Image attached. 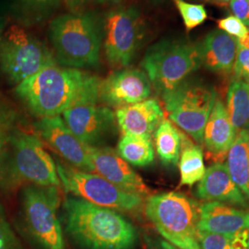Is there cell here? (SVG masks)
I'll use <instances>...</instances> for the list:
<instances>
[{
  "label": "cell",
  "mask_w": 249,
  "mask_h": 249,
  "mask_svg": "<svg viewBox=\"0 0 249 249\" xmlns=\"http://www.w3.org/2000/svg\"><path fill=\"white\" fill-rule=\"evenodd\" d=\"M63 119L82 142L105 147L117 131L116 114L100 103L99 96L82 100L63 113Z\"/></svg>",
  "instance_id": "obj_12"
},
{
  "label": "cell",
  "mask_w": 249,
  "mask_h": 249,
  "mask_svg": "<svg viewBox=\"0 0 249 249\" xmlns=\"http://www.w3.org/2000/svg\"><path fill=\"white\" fill-rule=\"evenodd\" d=\"M174 1L187 31H191L194 28L201 25L208 18L204 6L188 3L184 0Z\"/></svg>",
  "instance_id": "obj_26"
},
{
  "label": "cell",
  "mask_w": 249,
  "mask_h": 249,
  "mask_svg": "<svg viewBox=\"0 0 249 249\" xmlns=\"http://www.w3.org/2000/svg\"><path fill=\"white\" fill-rule=\"evenodd\" d=\"M151 81L147 74L138 69H119L101 80L99 101L110 108L131 106L150 98Z\"/></svg>",
  "instance_id": "obj_13"
},
{
  "label": "cell",
  "mask_w": 249,
  "mask_h": 249,
  "mask_svg": "<svg viewBox=\"0 0 249 249\" xmlns=\"http://www.w3.org/2000/svg\"><path fill=\"white\" fill-rule=\"evenodd\" d=\"M148 245L151 249H182L171 244L168 241L164 240L163 238H151L148 240Z\"/></svg>",
  "instance_id": "obj_33"
},
{
  "label": "cell",
  "mask_w": 249,
  "mask_h": 249,
  "mask_svg": "<svg viewBox=\"0 0 249 249\" xmlns=\"http://www.w3.org/2000/svg\"><path fill=\"white\" fill-rule=\"evenodd\" d=\"M116 124L123 135L150 138L164 119V112L158 100L149 98L138 104L117 108Z\"/></svg>",
  "instance_id": "obj_17"
},
{
  "label": "cell",
  "mask_w": 249,
  "mask_h": 249,
  "mask_svg": "<svg viewBox=\"0 0 249 249\" xmlns=\"http://www.w3.org/2000/svg\"><path fill=\"white\" fill-rule=\"evenodd\" d=\"M0 249H21L0 203Z\"/></svg>",
  "instance_id": "obj_29"
},
{
  "label": "cell",
  "mask_w": 249,
  "mask_h": 249,
  "mask_svg": "<svg viewBox=\"0 0 249 249\" xmlns=\"http://www.w3.org/2000/svg\"><path fill=\"white\" fill-rule=\"evenodd\" d=\"M227 111L237 133L249 130V83L232 78L227 91Z\"/></svg>",
  "instance_id": "obj_23"
},
{
  "label": "cell",
  "mask_w": 249,
  "mask_h": 249,
  "mask_svg": "<svg viewBox=\"0 0 249 249\" xmlns=\"http://www.w3.org/2000/svg\"><path fill=\"white\" fill-rule=\"evenodd\" d=\"M88 0H63L65 5L73 12H77Z\"/></svg>",
  "instance_id": "obj_34"
},
{
  "label": "cell",
  "mask_w": 249,
  "mask_h": 249,
  "mask_svg": "<svg viewBox=\"0 0 249 249\" xmlns=\"http://www.w3.org/2000/svg\"><path fill=\"white\" fill-rule=\"evenodd\" d=\"M1 124H0V151H1V146H2V136H1Z\"/></svg>",
  "instance_id": "obj_39"
},
{
  "label": "cell",
  "mask_w": 249,
  "mask_h": 249,
  "mask_svg": "<svg viewBox=\"0 0 249 249\" xmlns=\"http://www.w3.org/2000/svg\"><path fill=\"white\" fill-rule=\"evenodd\" d=\"M201 66L210 71L228 75L233 71L238 51L237 39L222 30H214L198 43Z\"/></svg>",
  "instance_id": "obj_19"
},
{
  "label": "cell",
  "mask_w": 249,
  "mask_h": 249,
  "mask_svg": "<svg viewBox=\"0 0 249 249\" xmlns=\"http://www.w3.org/2000/svg\"><path fill=\"white\" fill-rule=\"evenodd\" d=\"M53 64L49 48L22 27L11 25L0 36V71L11 83L18 85Z\"/></svg>",
  "instance_id": "obj_8"
},
{
  "label": "cell",
  "mask_w": 249,
  "mask_h": 249,
  "mask_svg": "<svg viewBox=\"0 0 249 249\" xmlns=\"http://www.w3.org/2000/svg\"><path fill=\"white\" fill-rule=\"evenodd\" d=\"M116 152L130 165L145 167L154 161L155 152L150 138L123 135L117 143Z\"/></svg>",
  "instance_id": "obj_24"
},
{
  "label": "cell",
  "mask_w": 249,
  "mask_h": 249,
  "mask_svg": "<svg viewBox=\"0 0 249 249\" xmlns=\"http://www.w3.org/2000/svg\"><path fill=\"white\" fill-rule=\"evenodd\" d=\"M101 3H107V4H119L122 0H98Z\"/></svg>",
  "instance_id": "obj_36"
},
{
  "label": "cell",
  "mask_w": 249,
  "mask_h": 249,
  "mask_svg": "<svg viewBox=\"0 0 249 249\" xmlns=\"http://www.w3.org/2000/svg\"><path fill=\"white\" fill-rule=\"evenodd\" d=\"M210 2L216 4V5H219V6H226L230 3L231 0H209Z\"/></svg>",
  "instance_id": "obj_35"
},
{
  "label": "cell",
  "mask_w": 249,
  "mask_h": 249,
  "mask_svg": "<svg viewBox=\"0 0 249 249\" xmlns=\"http://www.w3.org/2000/svg\"><path fill=\"white\" fill-rule=\"evenodd\" d=\"M102 45L107 62L114 68H127L146 36V24L140 9L135 6L112 9L102 21Z\"/></svg>",
  "instance_id": "obj_10"
},
{
  "label": "cell",
  "mask_w": 249,
  "mask_h": 249,
  "mask_svg": "<svg viewBox=\"0 0 249 249\" xmlns=\"http://www.w3.org/2000/svg\"><path fill=\"white\" fill-rule=\"evenodd\" d=\"M197 237L200 249H233L232 235L198 230Z\"/></svg>",
  "instance_id": "obj_27"
},
{
  "label": "cell",
  "mask_w": 249,
  "mask_h": 249,
  "mask_svg": "<svg viewBox=\"0 0 249 249\" xmlns=\"http://www.w3.org/2000/svg\"><path fill=\"white\" fill-rule=\"evenodd\" d=\"M197 229L225 235L249 230V210L222 202H205L198 208Z\"/></svg>",
  "instance_id": "obj_18"
},
{
  "label": "cell",
  "mask_w": 249,
  "mask_h": 249,
  "mask_svg": "<svg viewBox=\"0 0 249 249\" xmlns=\"http://www.w3.org/2000/svg\"><path fill=\"white\" fill-rule=\"evenodd\" d=\"M217 24L220 30L236 39L243 38L249 34V30L247 25L233 15L218 20Z\"/></svg>",
  "instance_id": "obj_30"
},
{
  "label": "cell",
  "mask_w": 249,
  "mask_h": 249,
  "mask_svg": "<svg viewBox=\"0 0 249 249\" xmlns=\"http://www.w3.org/2000/svg\"><path fill=\"white\" fill-rule=\"evenodd\" d=\"M56 170L65 191L92 204L119 213H136L144 208V197L127 192L97 174L84 172L57 160Z\"/></svg>",
  "instance_id": "obj_9"
},
{
  "label": "cell",
  "mask_w": 249,
  "mask_h": 249,
  "mask_svg": "<svg viewBox=\"0 0 249 249\" xmlns=\"http://www.w3.org/2000/svg\"><path fill=\"white\" fill-rule=\"evenodd\" d=\"M180 186H193L204 177L206 168L201 146L186 142L178 161Z\"/></svg>",
  "instance_id": "obj_25"
},
{
  "label": "cell",
  "mask_w": 249,
  "mask_h": 249,
  "mask_svg": "<svg viewBox=\"0 0 249 249\" xmlns=\"http://www.w3.org/2000/svg\"><path fill=\"white\" fill-rule=\"evenodd\" d=\"M165 0H151V3H153V4H160V3H162V2H164Z\"/></svg>",
  "instance_id": "obj_38"
},
{
  "label": "cell",
  "mask_w": 249,
  "mask_h": 249,
  "mask_svg": "<svg viewBox=\"0 0 249 249\" xmlns=\"http://www.w3.org/2000/svg\"><path fill=\"white\" fill-rule=\"evenodd\" d=\"M232 72L234 78L246 80L249 83V48H242L238 46Z\"/></svg>",
  "instance_id": "obj_31"
},
{
  "label": "cell",
  "mask_w": 249,
  "mask_h": 249,
  "mask_svg": "<svg viewBox=\"0 0 249 249\" xmlns=\"http://www.w3.org/2000/svg\"><path fill=\"white\" fill-rule=\"evenodd\" d=\"M19 2L36 19L46 18L60 5V0H19Z\"/></svg>",
  "instance_id": "obj_28"
},
{
  "label": "cell",
  "mask_w": 249,
  "mask_h": 249,
  "mask_svg": "<svg viewBox=\"0 0 249 249\" xmlns=\"http://www.w3.org/2000/svg\"><path fill=\"white\" fill-rule=\"evenodd\" d=\"M89 157L94 173L116 187L140 196H151V189L129 163L109 147H90Z\"/></svg>",
  "instance_id": "obj_15"
},
{
  "label": "cell",
  "mask_w": 249,
  "mask_h": 249,
  "mask_svg": "<svg viewBox=\"0 0 249 249\" xmlns=\"http://www.w3.org/2000/svg\"></svg>",
  "instance_id": "obj_40"
},
{
  "label": "cell",
  "mask_w": 249,
  "mask_h": 249,
  "mask_svg": "<svg viewBox=\"0 0 249 249\" xmlns=\"http://www.w3.org/2000/svg\"><path fill=\"white\" fill-rule=\"evenodd\" d=\"M236 136L237 131L231 124L227 108L217 97L205 125L203 144L207 151L216 157L227 155Z\"/></svg>",
  "instance_id": "obj_20"
},
{
  "label": "cell",
  "mask_w": 249,
  "mask_h": 249,
  "mask_svg": "<svg viewBox=\"0 0 249 249\" xmlns=\"http://www.w3.org/2000/svg\"><path fill=\"white\" fill-rule=\"evenodd\" d=\"M155 149L166 166H177L181 154L184 135L168 119H163L153 134Z\"/></svg>",
  "instance_id": "obj_22"
},
{
  "label": "cell",
  "mask_w": 249,
  "mask_h": 249,
  "mask_svg": "<svg viewBox=\"0 0 249 249\" xmlns=\"http://www.w3.org/2000/svg\"><path fill=\"white\" fill-rule=\"evenodd\" d=\"M49 38L56 63L65 68L98 66L103 44L102 22L90 13L72 12L53 18Z\"/></svg>",
  "instance_id": "obj_3"
},
{
  "label": "cell",
  "mask_w": 249,
  "mask_h": 249,
  "mask_svg": "<svg viewBox=\"0 0 249 249\" xmlns=\"http://www.w3.org/2000/svg\"><path fill=\"white\" fill-rule=\"evenodd\" d=\"M4 19L2 18H0V36L2 35V32H3V28H4Z\"/></svg>",
  "instance_id": "obj_37"
},
{
  "label": "cell",
  "mask_w": 249,
  "mask_h": 249,
  "mask_svg": "<svg viewBox=\"0 0 249 249\" xmlns=\"http://www.w3.org/2000/svg\"><path fill=\"white\" fill-rule=\"evenodd\" d=\"M142 67L151 87L162 96L201 67L198 44L183 39H163L148 48Z\"/></svg>",
  "instance_id": "obj_5"
},
{
  "label": "cell",
  "mask_w": 249,
  "mask_h": 249,
  "mask_svg": "<svg viewBox=\"0 0 249 249\" xmlns=\"http://www.w3.org/2000/svg\"><path fill=\"white\" fill-rule=\"evenodd\" d=\"M37 133L63 159L77 169L94 173L88 145L73 133L60 116L43 117L35 124Z\"/></svg>",
  "instance_id": "obj_14"
},
{
  "label": "cell",
  "mask_w": 249,
  "mask_h": 249,
  "mask_svg": "<svg viewBox=\"0 0 249 249\" xmlns=\"http://www.w3.org/2000/svg\"><path fill=\"white\" fill-rule=\"evenodd\" d=\"M196 196L208 202H222L225 204L249 209L247 197L231 179L226 164L215 163L206 169L204 177L198 182Z\"/></svg>",
  "instance_id": "obj_16"
},
{
  "label": "cell",
  "mask_w": 249,
  "mask_h": 249,
  "mask_svg": "<svg viewBox=\"0 0 249 249\" xmlns=\"http://www.w3.org/2000/svg\"><path fill=\"white\" fill-rule=\"evenodd\" d=\"M226 166L231 179L249 202V130H241L227 152Z\"/></svg>",
  "instance_id": "obj_21"
},
{
  "label": "cell",
  "mask_w": 249,
  "mask_h": 249,
  "mask_svg": "<svg viewBox=\"0 0 249 249\" xmlns=\"http://www.w3.org/2000/svg\"><path fill=\"white\" fill-rule=\"evenodd\" d=\"M13 166L18 178L30 185L60 187L56 163L34 135L17 131L11 135Z\"/></svg>",
  "instance_id": "obj_11"
},
{
  "label": "cell",
  "mask_w": 249,
  "mask_h": 249,
  "mask_svg": "<svg viewBox=\"0 0 249 249\" xmlns=\"http://www.w3.org/2000/svg\"><path fill=\"white\" fill-rule=\"evenodd\" d=\"M101 79L77 69L48 66L15 88L18 99L35 116H61L82 100L98 96Z\"/></svg>",
  "instance_id": "obj_1"
},
{
  "label": "cell",
  "mask_w": 249,
  "mask_h": 249,
  "mask_svg": "<svg viewBox=\"0 0 249 249\" xmlns=\"http://www.w3.org/2000/svg\"><path fill=\"white\" fill-rule=\"evenodd\" d=\"M198 208L195 200L178 192L151 195L144 203L147 218L161 237L182 249H200Z\"/></svg>",
  "instance_id": "obj_4"
},
{
  "label": "cell",
  "mask_w": 249,
  "mask_h": 249,
  "mask_svg": "<svg viewBox=\"0 0 249 249\" xmlns=\"http://www.w3.org/2000/svg\"><path fill=\"white\" fill-rule=\"evenodd\" d=\"M170 121L203 145V133L217 93L202 80L188 78L161 96Z\"/></svg>",
  "instance_id": "obj_7"
},
{
  "label": "cell",
  "mask_w": 249,
  "mask_h": 249,
  "mask_svg": "<svg viewBox=\"0 0 249 249\" xmlns=\"http://www.w3.org/2000/svg\"><path fill=\"white\" fill-rule=\"evenodd\" d=\"M60 220L65 231L81 249H133L138 231L121 213L67 196Z\"/></svg>",
  "instance_id": "obj_2"
},
{
  "label": "cell",
  "mask_w": 249,
  "mask_h": 249,
  "mask_svg": "<svg viewBox=\"0 0 249 249\" xmlns=\"http://www.w3.org/2000/svg\"><path fill=\"white\" fill-rule=\"evenodd\" d=\"M57 187L29 185L20 196V215L30 238L42 249H66Z\"/></svg>",
  "instance_id": "obj_6"
},
{
  "label": "cell",
  "mask_w": 249,
  "mask_h": 249,
  "mask_svg": "<svg viewBox=\"0 0 249 249\" xmlns=\"http://www.w3.org/2000/svg\"><path fill=\"white\" fill-rule=\"evenodd\" d=\"M229 4L233 16L249 26V0H231Z\"/></svg>",
  "instance_id": "obj_32"
}]
</instances>
